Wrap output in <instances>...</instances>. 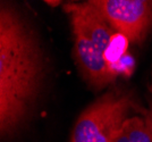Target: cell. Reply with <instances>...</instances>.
Listing matches in <instances>:
<instances>
[{
    "instance_id": "obj_3",
    "label": "cell",
    "mask_w": 152,
    "mask_h": 142,
    "mask_svg": "<svg viewBox=\"0 0 152 142\" xmlns=\"http://www.w3.org/2000/svg\"><path fill=\"white\" fill-rule=\"evenodd\" d=\"M96 9L118 34L141 43L152 29V0H73Z\"/></svg>"
},
{
    "instance_id": "obj_6",
    "label": "cell",
    "mask_w": 152,
    "mask_h": 142,
    "mask_svg": "<svg viewBox=\"0 0 152 142\" xmlns=\"http://www.w3.org/2000/svg\"><path fill=\"white\" fill-rule=\"evenodd\" d=\"M47 5H49L51 7H57L61 4V0H43Z\"/></svg>"
},
{
    "instance_id": "obj_1",
    "label": "cell",
    "mask_w": 152,
    "mask_h": 142,
    "mask_svg": "<svg viewBox=\"0 0 152 142\" xmlns=\"http://www.w3.org/2000/svg\"><path fill=\"white\" fill-rule=\"evenodd\" d=\"M43 53L25 17L2 0L0 7V132L15 134L27 121L43 83Z\"/></svg>"
},
{
    "instance_id": "obj_4",
    "label": "cell",
    "mask_w": 152,
    "mask_h": 142,
    "mask_svg": "<svg viewBox=\"0 0 152 142\" xmlns=\"http://www.w3.org/2000/svg\"><path fill=\"white\" fill-rule=\"evenodd\" d=\"M114 142H152V121L145 116H129Z\"/></svg>"
},
{
    "instance_id": "obj_5",
    "label": "cell",
    "mask_w": 152,
    "mask_h": 142,
    "mask_svg": "<svg viewBox=\"0 0 152 142\" xmlns=\"http://www.w3.org/2000/svg\"><path fill=\"white\" fill-rule=\"evenodd\" d=\"M149 93H150V109H149L146 115L150 117L152 121V72H151V78H150V84H149Z\"/></svg>"
},
{
    "instance_id": "obj_2",
    "label": "cell",
    "mask_w": 152,
    "mask_h": 142,
    "mask_svg": "<svg viewBox=\"0 0 152 142\" xmlns=\"http://www.w3.org/2000/svg\"><path fill=\"white\" fill-rule=\"evenodd\" d=\"M134 107L133 99L125 92L104 93L81 113L69 142H114Z\"/></svg>"
}]
</instances>
